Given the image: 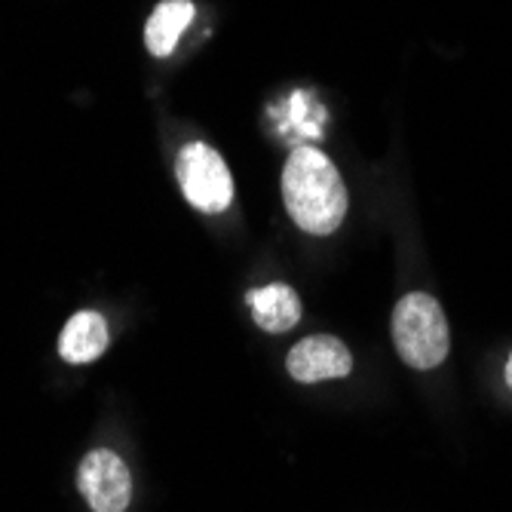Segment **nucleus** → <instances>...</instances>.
Returning a JSON list of instances; mask_svg holds the SVG:
<instances>
[{
  "mask_svg": "<svg viewBox=\"0 0 512 512\" xmlns=\"http://www.w3.org/2000/svg\"><path fill=\"white\" fill-rule=\"evenodd\" d=\"M283 200L304 234L329 237L347 215V188L335 163L316 148H295L283 169Z\"/></svg>",
  "mask_w": 512,
  "mask_h": 512,
  "instance_id": "nucleus-1",
  "label": "nucleus"
},
{
  "mask_svg": "<svg viewBox=\"0 0 512 512\" xmlns=\"http://www.w3.org/2000/svg\"><path fill=\"white\" fill-rule=\"evenodd\" d=\"M393 341L402 362L414 371L442 365L451 347V335L439 301L427 292L405 295L393 310Z\"/></svg>",
  "mask_w": 512,
  "mask_h": 512,
  "instance_id": "nucleus-2",
  "label": "nucleus"
},
{
  "mask_svg": "<svg viewBox=\"0 0 512 512\" xmlns=\"http://www.w3.org/2000/svg\"><path fill=\"white\" fill-rule=\"evenodd\" d=\"M178 184L188 203L200 212H224L234 203V178L218 151L203 142L184 145L175 163Z\"/></svg>",
  "mask_w": 512,
  "mask_h": 512,
  "instance_id": "nucleus-3",
  "label": "nucleus"
},
{
  "mask_svg": "<svg viewBox=\"0 0 512 512\" xmlns=\"http://www.w3.org/2000/svg\"><path fill=\"white\" fill-rule=\"evenodd\" d=\"M77 488L92 512H126L132 497V479L120 454L108 448L89 451L77 470Z\"/></svg>",
  "mask_w": 512,
  "mask_h": 512,
  "instance_id": "nucleus-4",
  "label": "nucleus"
},
{
  "mask_svg": "<svg viewBox=\"0 0 512 512\" xmlns=\"http://www.w3.org/2000/svg\"><path fill=\"white\" fill-rule=\"evenodd\" d=\"M286 368L298 384L335 381V378H347L353 371V356L344 347V341L332 335H310L292 347Z\"/></svg>",
  "mask_w": 512,
  "mask_h": 512,
  "instance_id": "nucleus-5",
  "label": "nucleus"
},
{
  "mask_svg": "<svg viewBox=\"0 0 512 512\" xmlns=\"http://www.w3.org/2000/svg\"><path fill=\"white\" fill-rule=\"evenodd\" d=\"M108 350V322L96 310L74 313L59 335V353L71 365L96 362Z\"/></svg>",
  "mask_w": 512,
  "mask_h": 512,
  "instance_id": "nucleus-6",
  "label": "nucleus"
},
{
  "mask_svg": "<svg viewBox=\"0 0 512 512\" xmlns=\"http://www.w3.org/2000/svg\"><path fill=\"white\" fill-rule=\"evenodd\" d=\"M246 301L252 307L255 325L264 332H270V335L295 329L298 319H301V298L286 283H270V286L252 289L246 295Z\"/></svg>",
  "mask_w": 512,
  "mask_h": 512,
  "instance_id": "nucleus-7",
  "label": "nucleus"
},
{
  "mask_svg": "<svg viewBox=\"0 0 512 512\" xmlns=\"http://www.w3.org/2000/svg\"><path fill=\"white\" fill-rule=\"evenodd\" d=\"M194 16H197V7L191 0H163V4H157V10L148 19V28H145V43H148L151 56H157V59L172 56L178 37L194 22Z\"/></svg>",
  "mask_w": 512,
  "mask_h": 512,
  "instance_id": "nucleus-8",
  "label": "nucleus"
},
{
  "mask_svg": "<svg viewBox=\"0 0 512 512\" xmlns=\"http://www.w3.org/2000/svg\"><path fill=\"white\" fill-rule=\"evenodd\" d=\"M506 387L512 390V353H509V359H506Z\"/></svg>",
  "mask_w": 512,
  "mask_h": 512,
  "instance_id": "nucleus-9",
  "label": "nucleus"
}]
</instances>
